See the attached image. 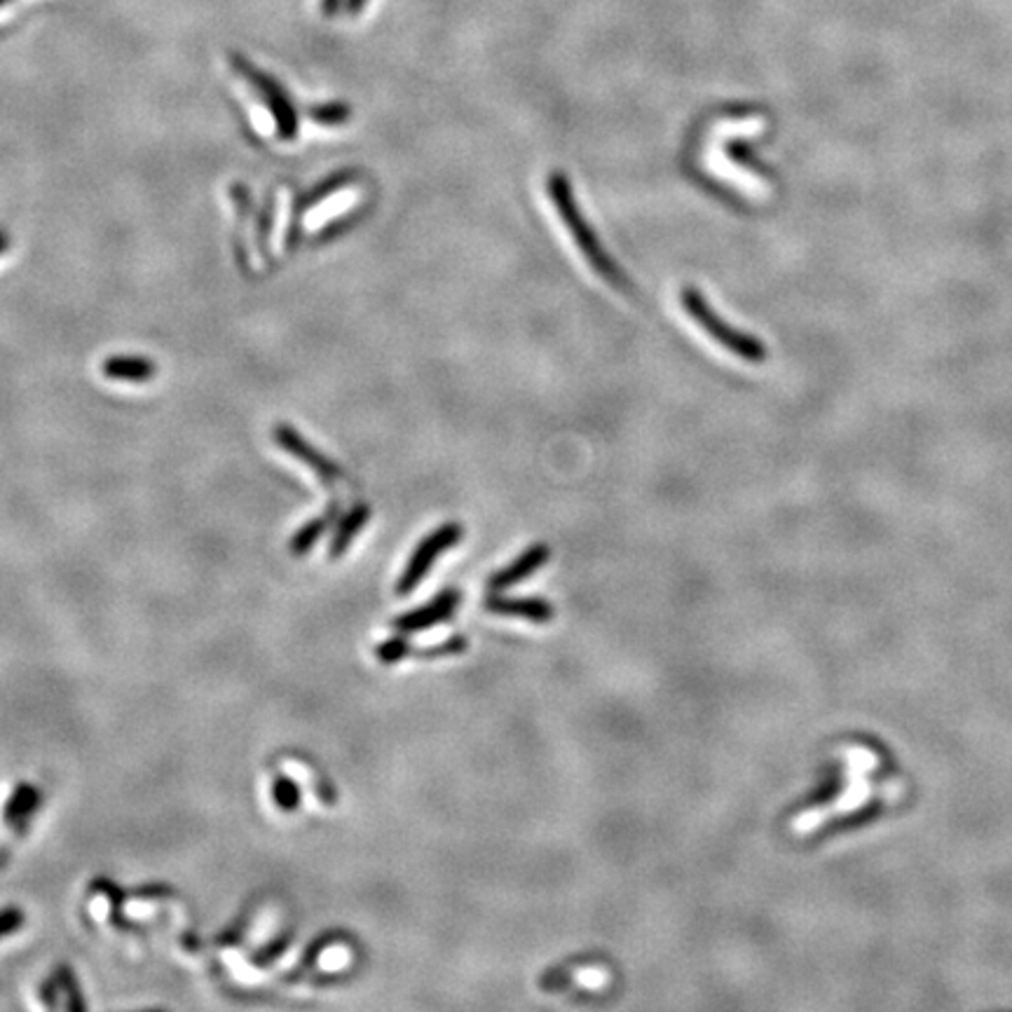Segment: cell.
Segmentation results:
<instances>
[{
	"label": "cell",
	"mask_w": 1012,
	"mask_h": 1012,
	"mask_svg": "<svg viewBox=\"0 0 1012 1012\" xmlns=\"http://www.w3.org/2000/svg\"><path fill=\"white\" fill-rule=\"evenodd\" d=\"M272 437L274 441L287 450L289 455H293L295 460L300 462H305L312 472L319 476V478H324L326 483H335V481H341L345 474H343V469L333 464L326 455L319 453V450H314L303 437L298 434V431L289 424H277L274 431H272Z\"/></svg>",
	"instance_id": "cell-5"
},
{
	"label": "cell",
	"mask_w": 1012,
	"mask_h": 1012,
	"mask_svg": "<svg viewBox=\"0 0 1012 1012\" xmlns=\"http://www.w3.org/2000/svg\"><path fill=\"white\" fill-rule=\"evenodd\" d=\"M24 926V912L17 907L0 909V940Z\"/></svg>",
	"instance_id": "cell-21"
},
{
	"label": "cell",
	"mask_w": 1012,
	"mask_h": 1012,
	"mask_svg": "<svg viewBox=\"0 0 1012 1012\" xmlns=\"http://www.w3.org/2000/svg\"><path fill=\"white\" fill-rule=\"evenodd\" d=\"M366 6V0H347V10L354 14V12H359L362 8Z\"/></svg>",
	"instance_id": "cell-24"
},
{
	"label": "cell",
	"mask_w": 1012,
	"mask_h": 1012,
	"mask_svg": "<svg viewBox=\"0 0 1012 1012\" xmlns=\"http://www.w3.org/2000/svg\"><path fill=\"white\" fill-rule=\"evenodd\" d=\"M310 118L319 125H326V127H337V125H345L349 118H352V108L343 101H331V104H322V106H312L310 108Z\"/></svg>",
	"instance_id": "cell-15"
},
{
	"label": "cell",
	"mask_w": 1012,
	"mask_h": 1012,
	"mask_svg": "<svg viewBox=\"0 0 1012 1012\" xmlns=\"http://www.w3.org/2000/svg\"><path fill=\"white\" fill-rule=\"evenodd\" d=\"M6 3H10V0H0V6H6Z\"/></svg>",
	"instance_id": "cell-26"
},
{
	"label": "cell",
	"mask_w": 1012,
	"mask_h": 1012,
	"mask_svg": "<svg viewBox=\"0 0 1012 1012\" xmlns=\"http://www.w3.org/2000/svg\"><path fill=\"white\" fill-rule=\"evenodd\" d=\"M460 600H462L460 591H455V589L443 591L434 600H431L429 605H424L420 610H412L408 614H401L399 618H394L391 626L397 628L399 633H418V631L431 628V626H437V624L445 622V618L453 616L457 612V607H460Z\"/></svg>",
	"instance_id": "cell-6"
},
{
	"label": "cell",
	"mask_w": 1012,
	"mask_h": 1012,
	"mask_svg": "<svg viewBox=\"0 0 1012 1012\" xmlns=\"http://www.w3.org/2000/svg\"><path fill=\"white\" fill-rule=\"evenodd\" d=\"M412 652H416V647L403 640V637H389V640L380 643L378 649H375L383 664H399L403 659H410Z\"/></svg>",
	"instance_id": "cell-17"
},
{
	"label": "cell",
	"mask_w": 1012,
	"mask_h": 1012,
	"mask_svg": "<svg viewBox=\"0 0 1012 1012\" xmlns=\"http://www.w3.org/2000/svg\"><path fill=\"white\" fill-rule=\"evenodd\" d=\"M352 179H354V172H349V169H343V172H335V174H331L326 181H322L319 185H314L312 191H310L303 200H300V204H303L305 209H308V206L326 200V197L333 195L335 191H341V187H345Z\"/></svg>",
	"instance_id": "cell-13"
},
{
	"label": "cell",
	"mask_w": 1012,
	"mask_h": 1012,
	"mask_svg": "<svg viewBox=\"0 0 1012 1012\" xmlns=\"http://www.w3.org/2000/svg\"><path fill=\"white\" fill-rule=\"evenodd\" d=\"M549 195L556 204V209L562 218V223L568 225V230L572 235V239L577 241V247L579 251L586 256V260L591 262V268L597 272V274H603L612 287H622L626 289L628 287V279L626 274L618 270L616 262L605 254L603 249V244H600V239L595 237V233L591 230V225L586 220V216L581 214V209L577 206L574 202V195H572V185L568 181L566 174H560V172H553L549 176Z\"/></svg>",
	"instance_id": "cell-1"
},
{
	"label": "cell",
	"mask_w": 1012,
	"mask_h": 1012,
	"mask_svg": "<svg viewBox=\"0 0 1012 1012\" xmlns=\"http://www.w3.org/2000/svg\"><path fill=\"white\" fill-rule=\"evenodd\" d=\"M8 247H10V237L3 230H0V254H6Z\"/></svg>",
	"instance_id": "cell-25"
},
{
	"label": "cell",
	"mask_w": 1012,
	"mask_h": 1012,
	"mask_svg": "<svg viewBox=\"0 0 1012 1012\" xmlns=\"http://www.w3.org/2000/svg\"><path fill=\"white\" fill-rule=\"evenodd\" d=\"M272 200L266 204V209H262L260 218H258V247L260 251L268 247V239H270V230H272Z\"/></svg>",
	"instance_id": "cell-22"
},
{
	"label": "cell",
	"mask_w": 1012,
	"mask_h": 1012,
	"mask_svg": "<svg viewBox=\"0 0 1012 1012\" xmlns=\"http://www.w3.org/2000/svg\"><path fill=\"white\" fill-rule=\"evenodd\" d=\"M466 637L464 635H453L450 637V640L441 643V645H434V647H427V649H416L412 654H418L422 656V659H441V656H450V654H460L466 649Z\"/></svg>",
	"instance_id": "cell-20"
},
{
	"label": "cell",
	"mask_w": 1012,
	"mask_h": 1012,
	"mask_svg": "<svg viewBox=\"0 0 1012 1012\" xmlns=\"http://www.w3.org/2000/svg\"><path fill=\"white\" fill-rule=\"evenodd\" d=\"M551 551L547 543H535V547H530L525 553H520L509 568H504L499 570L493 579H491V589L493 591H506V589H512L516 586L518 581L523 579H528L530 574H535L539 568H543V562L549 560Z\"/></svg>",
	"instance_id": "cell-8"
},
{
	"label": "cell",
	"mask_w": 1012,
	"mask_h": 1012,
	"mask_svg": "<svg viewBox=\"0 0 1012 1012\" xmlns=\"http://www.w3.org/2000/svg\"><path fill=\"white\" fill-rule=\"evenodd\" d=\"M341 3L343 0H322V8L326 14H335L337 10H341Z\"/></svg>",
	"instance_id": "cell-23"
},
{
	"label": "cell",
	"mask_w": 1012,
	"mask_h": 1012,
	"mask_svg": "<svg viewBox=\"0 0 1012 1012\" xmlns=\"http://www.w3.org/2000/svg\"><path fill=\"white\" fill-rule=\"evenodd\" d=\"M291 947V935L284 933V935H277L274 940H270L268 945H262L260 949L254 951L251 956V963L258 966V968H266L270 963H274L281 954H284L287 949Z\"/></svg>",
	"instance_id": "cell-16"
},
{
	"label": "cell",
	"mask_w": 1012,
	"mask_h": 1012,
	"mask_svg": "<svg viewBox=\"0 0 1012 1012\" xmlns=\"http://www.w3.org/2000/svg\"><path fill=\"white\" fill-rule=\"evenodd\" d=\"M104 375L108 380H122V383H148L155 378L158 366L155 362L143 359V356H129V354H118V356H108L101 366Z\"/></svg>",
	"instance_id": "cell-9"
},
{
	"label": "cell",
	"mask_w": 1012,
	"mask_h": 1012,
	"mask_svg": "<svg viewBox=\"0 0 1012 1012\" xmlns=\"http://www.w3.org/2000/svg\"><path fill=\"white\" fill-rule=\"evenodd\" d=\"M230 62L241 78L258 91V97L268 104L272 118H274V125H277V137L281 141H293L298 134V112H295L293 101L289 99L287 89L281 87L270 73L256 68L247 56L233 54Z\"/></svg>",
	"instance_id": "cell-3"
},
{
	"label": "cell",
	"mask_w": 1012,
	"mask_h": 1012,
	"mask_svg": "<svg viewBox=\"0 0 1012 1012\" xmlns=\"http://www.w3.org/2000/svg\"><path fill=\"white\" fill-rule=\"evenodd\" d=\"M335 943V935H322V937H316V940L305 949L303 954V959L298 961V966L289 972V980H298V978H303V972H308L316 959H319V954H322L326 947H331Z\"/></svg>",
	"instance_id": "cell-19"
},
{
	"label": "cell",
	"mask_w": 1012,
	"mask_h": 1012,
	"mask_svg": "<svg viewBox=\"0 0 1012 1012\" xmlns=\"http://www.w3.org/2000/svg\"><path fill=\"white\" fill-rule=\"evenodd\" d=\"M485 610L502 616H520L532 624H549L553 618V607L541 597H502L493 595L485 600Z\"/></svg>",
	"instance_id": "cell-7"
},
{
	"label": "cell",
	"mask_w": 1012,
	"mask_h": 1012,
	"mask_svg": "<svg viewBox=\"0 0 1012 1012\" xmlns=\"http://www.w3.org/2000/svg\"><path fill=\"white\" fill-rule=\"evenodd\" d=\"M368 518H370V506L368 504H356L354 509L341 523H337L335 535L331 539L329 556L331 558H341L349 549L352 539L364 530V525L368 523Z\"/></svg>",
	"instance_id": "cell-11"
},
{
	"label": "cell",
	"mask_w": 1012,
	"mask_h": 1012,
	"mask_svg": "<svg viewBox=\"0 0 1012 1012\" xmlns=\"http://www.w3.org/2000/svg\"><path fill=\"white\" fill-rule=\"evenodd\" d=\"M54 978H56V982H60V987L66 991V997H68L66 1008L75 1010V1012H83L85 1010V1001H83V993H80L78 982H75V975L66 966H60L54 970Z\"/></svg>",
	"instance_id": "cell-18"
},
{
	"label": "cell",
	"mask_w": 1012,
	"mask_h": 1012,
	"mask_svg": "<svg viewBox=\"0 0 1012 1012\" xmlns=\"http://www.w3.org/2000/svg\"><path fill=\"white\" fill-rule=\"evenodd\" d=\"M272 797H274V804H277V809L281 811H295L298 806H300V787L293 778L289 776H277L274 783H272Z\"/></svg>",
	"instance_id": "cell-14"
},
{
	"label": "cell",
	"mask_w": 1012,
	"mask_h": 1012,
	"mask_svg": "<svg viewBox=\"0 0 1012 1012\" xmlns=\"http://www.w3.org/2000/svg\"><path fill=\"white\" fill-rule=\"evenodd\" d=\"M337 514V504H331V509L326 516L322 518H312L308 525H303V528H300L293 537H291V553L293 556H305L312 551L314 543L319 541V537H322L326 530H329V525L333 523Z\"/></svg>",
	"instance_id": "cell-12"
},
{
	"label": "cell",
	"mask_w": 1012,
	"mask_h": 1012,
	"mask_svg": "<svg viewBox=\"0 0 1012 1012\" xmlns=\"http://www.w3.org/2000/svg\"><path fill=\"white\" fill-rule=\"evenodd\" d=\"M41 801H43V793L37 790L35 785H29V783L17 785L3 811V820L8 828L22 832L29 825V818L37 811Z\"/></svg>",
	"instance_id": "cell-10"
},
{
	"label": "cell",
	"mask_w": 1012,
	"mask_h": 1012,
	"mask_svg": "<svg viewBox=\"0 0 1012 1012\" xmlns=\"http://www.w3.org/2000/svg\"><path fill=\"white\" fill-rule=\"evenodd\" d=\"M462 539V528L457 523H445L441 525V528L437 532H431L429 537H424L420 541V547L416 549V553L410 556L408 560V566L399 579V584H397V593L399 595H408L416 591L420 586V581L424 579V574L434 568V562L437 558L448 551V549H453L455 543Z\"/></svg>",
	"instance_id": "cell-4"
},
{
	"label": "cell",
	"mask_w": 1012,
	"mask_h": 1012,
	"mask_svg": "<svg viewBox=\"0 0 1012 1012\" xmlns=\"http://www.w3.org/2000/svg\"><path fill=\"white\" fill-rule=\"evenodd\" d=\"M680 300H682V308L687 310V314L712 337V341L720 343L729 352H734L736 356H741L743 362L762 364L766 359V349L757 337L724 324L722 316L706 303V298L701 295L699 289L685 287L680 293Z\"/></svg>",
	"instance_id": "cell-2"
}]
</instances>
